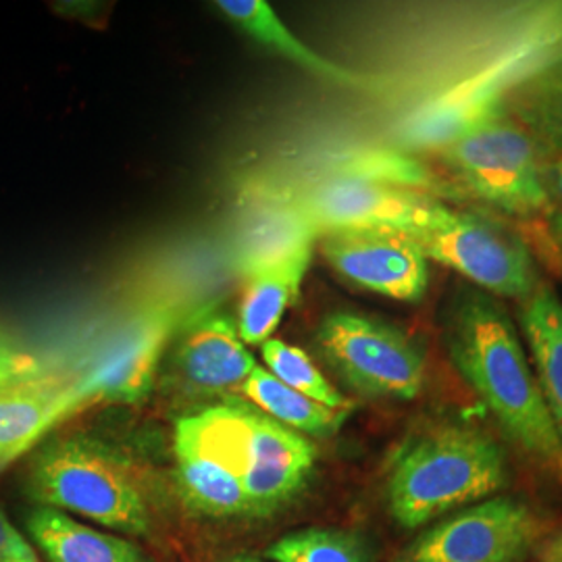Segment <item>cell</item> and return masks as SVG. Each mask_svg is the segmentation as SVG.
Wrapping results in <instances>:
<instances>
[{"label":"cell","instance_id":"cb8c5ba5","mask_svg":"<svg viewBox=\"0 0 562 562\" xmlns=\"http://www.w3.org/2000/svg\"><path fill=\"white\" fill-rule=\"evenodd\" d=\"M261 357L265 369L271 375H276L288 387L301 392L302 396L334 411H350L352 404L341 396L338 387L323 375L319 367L301 348L278 338H269L261 344Z\"/></svg>","mask_w":562,"mask_h":562},{"label":"cell","instance_id":"52a82bcc","mask_svg":"<svg viewBox=\"0 0 562 562\" xmlns=\"http://www.w3.org/2000/svg\"><path fill=\"white\" fill-rule=\"evenodd\" d=\"M232 422L250 519L271 517L304 492L317 464V448L252 404L232 401Z\"/></svg>","mask_w":562,"mask_h":562},{"label":"cell","instance_id":"9c48e42d","mask_svg":"<svg viewBox=\"0 0 562 562\" xmlns=\"http://www.w3.org/2000/svg\"><path fill=\"white\" fill-rule=\"evenodd\" d=\"M540 517L515 498H487L425 529L394 562H517L542 538Z\"/></svg>","mask_w":562,"mask_h":562},{"label":"cell","instance_id":"7402d4cb","mask_svg":"<svg viewBox=\"0 0 562 562\" xmlns=\"http://www.w3.org/2000/svg\"><path fill=\"white\" fill-rule=\"evenodd\" d=\"M375 181L406 190H429L434 186L431 171L422 161L396 148H359L331 159L327 176Z\"/></svg>","mask_w":562,"mask_h":562},{"label":"cell","instance_id":"ffe728a7","mask_svg":"<svg viewBox=\"0 0 562 562\" xmlns=\"http://www.w3.org/2000/svg\"><path fill=\"white\" fill-rule=\"evenodd\" d=\"M311 259L313 252H304L248 276L238 315V334L244 344H262L271 338L283 313L299 296Z\"/></svg>","mask_w":562,"mask_h":562},{"label":"cell","instance_id":"277c9868","mask_svg":"<svg viewBox=\"0 0 562 562\" xmlns=\"http://www.w3.org/2000/svg\"><path fill=\"white\" fill-rule=\"evenodd\" d=\"M462 188L510 215H531L548 204L542 157L517 121L498 109L440 150Z\"/></svg>","mask_w":562,"mask_h":562},{"label":"cell","instance_id":"83f0119b","mask_svg":"<svg viewBox=\"0 0 562 562\" xmlns=\"http://www.w3.org/2000/svg\"><path fill=\"white\" fill-rule=\"evenodd\" d=\"M540 559L542 562H562V529L540 546Z\"/></svg>","mask_w":562,"mask_h":562},{"label":"cell","instance_id":"d6986e66","mask_svg":"<svg viewBox=\"0 0 562 562\" xmlns=\"http://www.w3.org/2000/svg\"><path fill=\"white\" fill-rule=\"evenodd\" d=\"M503 106L536 144L542 161L562 157V57L513 88Z\"/></svg>","mask_w":562,"mask_h":562},{"label":"cell","instance_id":"5bb4252c","mask_svg":"<svg viewBox=\"0 0 562 562\" xmlns=\"http://www.w3.org/2000/svg\"><path fill=\"white\" fill-rule=\"evenodd\" d=\"M317 229L301 206L290 199L265 202L241 225L236 244V265L248 278L261 269L313 252Z\"/></svg>","mask_w":562,"mask_h":562},{"label":"cell","instance_id":"3957f363","mask_svg":"<svg viewBox=\"0 0 562 562\" xmlns=\"http://www.w3.org/2000/svg\"><path fill=\"white\" fill-rule=\"evenodd\" d=\"M25 494L36 506L81 517L132 538L157 529V501L138 464L90 436L44 443L25 471Z\"/></svg>","mask_w":562,"mask_h":562},{"label":"cell","instance_id":"5b68a950","mask_svg":"<svg viewBox=\"0 0 562 562\" xmlns=\"http://www.w3.org/2000/svg\"><path fill=\"white\" fill-rule=\"evenodd\" d=\"M315 344L341 382L367 398L415 401L425 385V355L402 329L355 311L323 319Z\"/></svg>","mask_w":562,"mask_h":562},{"label":"cell","instance_id":"8992f818","mask_svg":"<svg viewBox=\"0 0 562 562\" xmlns=\"http://www.w3.org/2000/svg\"><path fill=\"white\" fill-rule=\"evenodd\" d=\"M413 240L427 261L452 269L494 299L527 301L542 283L521 238L471 213L446 209L440 222Z\"/></svg>","mask_w":562,"mask_h":562},{"label":"cell","instance_id":"ba28073f","mask_svg":"<svg viewBox=\"0 0 562 562\" xmlns=\"http://www.w3.org/2000/svg\"><path fill=\"white\" fill-rule=\"evenodd\" d=\"M292 199L319 238L346 229L396 232L417 238L440 222L448 209L417 190L352 178H319Z\"/></svg>","mask_w":562,"mask_h":562},{"label":"cell","instance_id":"6da1fadb","mask_svg":"<svg viewBox=\"0 0 562 562\" xmlns=\"http://www.w3.org/2000/svg\"><path fill=\"white\" fill-rule=\"evenodd\" d=\"M443 348L504 436L562 485V443L519 329L503 302L473 285L443 306Z\"/></svg>","mask_w":562,"mask_h":562},{"label":"cell","instance_id":"7c38bea8","mask_svg":"<svg viewBox=\"0 0 562 562\" xmlns=\"http://www.w3.org/2000/svg\"><path fill=\"white\" fill-rule=\"evenodd\" d=\"M173 452L181 498L192 510L211 519H250L240 483L227 473L194 413L176 423Z\"/></svg>","mask_w":562,"mask_h":562},{"label":"cell","instance_id":"603a6c76","mask_svg":"<svg viewBox=\"0 0 562 562\" xmlns=\"http://www.w3.org/2000/svg\"><path fill=\"white\" fill-rule=\"evenodd\" d=\"M271 562H371V550L359 533L334 527L292 531L265 550Z\"/></svg>","mask_w":562,"mask_h":562},{"label":"cell","instance_id":"484cf974","mask_svg":"<svg viewBox=\"0 0 562 562\" xmlns=\"http://www.w3.org/2000/svg\"><path fill=\"white\" fill-rule=\"evenodd\" d=\"M0 562H41L38 550L0 510Z\"/></svg>","mask_w":562,"mask_h":562},{"label":"cell","instance_id":"ac0fdd59","mask_svg":"<svg viewBox=\"0 0 562 562\" xmlns=\"http://www.w3.org/2000/svg\"><path fill=\"white\" fill-rule=\"evenodd\" d=\"M67 387L69 383L42 375L0 390V461L18 457L67 417Z\"/></svg>","mask_w":562,"mask_h":562},{"label":"cell","instance_id":"d4e9b609","mask_svg":"<svg viewBox=\"0 0 562 562\" xmlns=\"http://www.w3.org/2000/svg\"><path fill=\"white\" fill-rule=\"evenodd\" d=\"M41 364L0 334V390L42 378Z\"/></svg>","mask_w":562,"mask_h":562},{"label":"cell","instance_id":"4fadbf2b","mask_svg":"<svg viewBox=\"0 0 562 562\" xmlns=\"http://www.w3.org/2000/svg\"><path fill=\"white\" fill-rule=\"evenodd\" d=\"M257 367L238 327L223 315H204L181 336L178 369L183 382L196 392L241 390Z\"/></svg>","mask_w":562,"mask_h":562},{"label":"cell","instance_id":"4316f807","mask_svg":"<svg viewBox=\"0 0 562 562\" xmlns=\"http://www.w3.org/2000/svg\"><path fill=\"white\" fill-rule=\"evenodd\" d=\"M542 178L548 202H557L561 209L559 213H562V157L543 161Z\"/></svg>","mask_w":562,"mask_h":562},{"label":"cell","instance_id":"8fae6325","mask_svg":"<svg viewBox=\"0 0 562 562\" xmlns=\"http://www.w3.org/2000/svg\"><path fill=\"white\" fill-rule=\"evenodd\" d=\"M322 252L344 280L383 299L419 302L429 285V261L411 236L346 229L323 234Z\"/></svg>","mask_w":562,"mask_h":562},{"label":"cell","instance_id":"f546056e","mask_svg":"<svg viewBox=\"0 0 562 562\" xmlns=\"http://www.w3.org/2000/svg\"><path fill=\"white\" fill-rule=\"evenodd\" d=\"M222 562H267L257 559V557H248V554H236V557H229V559H223Z\"/></svg>","mask_w":562,"mask_h":562},{"label":"cell","instance_id":"7a4b0ae2","mask_svg":"<svg viewBox=\"0 0 562 562\" xmlns=\"http://www.w3.org/2000/svg\"><path fill=\"white\" fill-rule=\"evenodd\" d=\"M508 482L503 446L469 423H429L402 443L385 480V504L404 529L483 503Z\"/></svg>","mask_w":562,"mask_h":562},{"label":"cell","instance_id":"2e32d148","mask_svg":"<svg viewBox=\"0 0 562 562\" xmlns=\"http://www.w3.org/2000/svg\"><path fill=\"white\" fill-rule=\"evenodd\" d=\"M217 9L232 23H236L244 34L261 42L269 50L278 53L283 59L299 65L304 71L322 78V80L346 86V88H361L364 78L361 74L338 65L334 60L323 57L315 48H311L280 20V15L271 9L265 0H220L215 2Z\"/></svg>","mask_w":562,"mask_h":562},{"label":"cell","instance_id":"e0dca14e","mask_svg":"<svg viewBox=\"0 0 562 562\" xmlns=\"http://www.w3.org/2000/svg\"><path fill=\"white\" fill-rule=\"evenodd\" d=\"M519 327L562 443V301L552 285L542 281L527 301L519 302Z\"/></svg>","mask_w":562,"mask_h":562},{"label":"cell","instance_id":"f1b7e54d","mask_svg":"<svg viewBox=\"0 0 562 562\" xmlns=\"http://www.w3.org/2000/svg\"><path fill=\"white\" fill-rule=\"evenodd\" d=\"M550 229L554 234V238L562 246V213H554L552 220H550Z\"/></svg>","mask_w":562,"mask_h":562},{"label":"cell","instance_id":"44dd1931","mask_svg":"<svg viewBox=\"0 0 562 562\" xmlns=\"http://www.w3.org/2000/svg\"><path fill=\"white\" fill-rule=\"evenodd\" d=\"M241 392L267 417L306 438L331 436L348 417L346 411H334L302 396L301 392L288 387L276 375H271L265 367H257L250 373V378L241 385Z\"/></svg>","mask_w":562,"mask_h":562},{"label":"cell","instance_id":"9a60e30c","mask_svg":"<svg viewBox=\"0 0 562 562\" xmlns=\"http://www.w3.org/2000/svg\"><path fill=\"white\" fill-rule=\"evenodd\" d=\"M25 529L46 562H155L138 543L94 529L55 508L36 506Z\"/></svg>","mask_w":562,"mask_h":562},{"label":"cell","instance_id":"30bf717a","mask_svg":"<svg viewBox=\"0 0 562 562\" xmlns=\"http://www.w3.org/2000/svg\"><path fill=\"white\" fill-rule=\"evenodd\" d=\"M180 317V306L169 302L144 308L102 350L86 375L69 383L67 413L97 402H136L144 398Z\"/></svg>","mask_w":562,"mask_h":562}]
</instances>
